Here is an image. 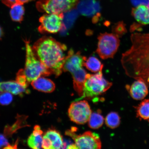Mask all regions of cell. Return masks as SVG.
Segmentation results:
<instances>
[{
    "instance_id": "obj_1",
    "label": "cell",
    "mask_w": 149,
    "mask_h": 149,
    "mask_svg": "<svg viewBox=\"0 0 149 149\" xmlns=\"http://www.w3.org/2000/svg\"><path fill=\"white\" fill-rule=\"evenodd\" d=\"M130 40L131 47L122 55V66L130 77L147 81L149 74V33H132Z\"/></svg>"
},
{
    "instance_id": "obj_2",
    "label": "cell",
    "mask_w": 149,
    "mask_h": 149,
    "mask_svg": "<svg viewBox=\"0 0 149 149\" xmlns=\"http://www.w3.org/2000/svg\"><path fill=\"white\" fill-rule=\"evenodd\" d=\"M33 49L39 60L52 74L58 77L62 73L63 66L70 55L66 54L67 46L52 37L45 36L35 42Z\"/></svg>"
},
{
    "instance_id": "obj_3",
    "label": "cell",
    "mask_w": 149,
    "mask_h": 149,
    "mask_svg": "<svg viewBox=\"0 0 149 149\" xmlns=\"http://www.w3.org/2000/svg\"><path fill=\"white\" fill-rule=\"evenodd\" d=\"M26 45V62L24 69L27 81L31 82L42 76H48L52 72L37 58L29 40H25Z\"/></svg>"
},
{
    "instance_id": "obj_4",
    "label": "cell",
    "mask_w": 149,
    "mask_h": 149,
    "mask_svg": "<svg viewBox=\"0 0 149 149\" xmlns=\"http://www.w3.org/2000/svg\"><path fill=\"white\" fill-rule=\"evenodd\" d=\"M112 85V83L104 79L102 70L95 74H87L84 85L83 94L81 97L75 100L100 95L110 88Z\"/></svg>"
},
{
    "instance_id": "obj_5",
    "label": "cell",
    "mask_w": 149,
    "mask_h": 149,
    "mask_svg": "<svg viewBox=\"0 0 149 149\" xmlns=\"http://www.w3.org/2000/svg\"><path fill=\"white\" fill-rule=\"evenodd\" d=\"M120 37L114 33H100L98 38L96 52L101 58H113L120 45Z\"/></svg>"
},
{
    "instance_id": "obj_6",
    "label": "cell",
    "mask_w": 149,
    "mask_h": 149,
    "mask_svg": "<svg viewBox=\"0 0 149 149\" xmlns=\"http://www.w3.org/2000/svg\"><path fill=\"white\" fill-rule=\"evenodd\" d=\"M77 130V128L72 127L65 132V134L73 139L76 149L101 148V142L98 134L91 131H87L81 134L78 135L76 133Z\"/></svg>"
},
{
    "instance_id": "obj_7",
    "label": "cell",
    "mask_w": 149,
    "mask_h": 149,
    "mask_svg": "<svg viewBox=\"0 0 149 149\" xmlns=\"http://www.w3.org/2000/svg\"><path fill=\"white\" fill-rule=\"evenodd\" d=\"M79 0H40L36 7L39 12L47 14H60L70 11L77 5Z\"/></svg>"
},
{
    "instance_id": "obj_8",
    "label": "cell",
    "mask_w": 149,
    "mask_h": 149,
    "mask_svg": "<svg viewBox=\"0 0 149 149\" xmlns=\"http://www.w3.org/2000/svg\"><path fill=\"white\" fill-rule=\"evenodd\" d=\"M92 110L86 100H75L70 104L68 110L71 120L78 124H84L88 122Z\"/></svg>"
},
{
    "instance_id": "obj_9",
    "label": "cell",
    "mask_w": 149,
    "mask_h": 149,
    "mask_svg": "<svg viewBox=\"0 0 149 149\" xmlns=\"http://www.w3.org/2000/svg\"><path fill=\"white\" fill-rule=\"evenodd\" d=\"M64 13L46 14L40 18V25L39 32L42 33H56L61 30L63 26Z\"/></svg>"
},
{
    "instance_id": "obj_10",
    "label": "cell",
    "mask_w": 149,
    "mask_h": 149,
    "mask_svg": "<svg viewBox=\"0 0 149 149\" xmlns=\"http://www.w3.org/2000/svg\"><path fill=\"white\" fill-rule=\"evenodd\" d=\"M86 57L81 55L80 52L74 54L73 50L70 49V55L63 66V71L68 72L71 74L75 71L82 68Z\"/></svg>"
},
{
    "instance_id": "obj_11",
    "label": "cell",
    "mask_w": 149,
    "mask_h": 149,
    "mask_svg": "<svg viewBox=\"0 0 149 149\" xmlns=\"http://www.w3.org/2000/svg\"><path fill=\"white\" fill-rule=\"evenodd\" d=\"M131 86L128 87L130 95L136 100H141L146 97L148 94V86L144 80L137 79Z\"/></svg>"
},
{
    "instance_id": "obj_12",
    "label": "cell",
    "mask_w": 149,
    "mask_h": 149,
    "mask_svg": "<svg viewBox=\"0 0 149 149\" xmlns=\"http://www.w3.org/2000/svg\"><path fill=\"white\" fill-rule=\"evenodd\" d=\"M78 11L84 16H91L99 13V3L95 0H81L78 3Z\"/></svg>"
},
{
    "instance_id": "obj_13",
    "label": "cell",
    "mask_w": 149,
    "mask_h": 149,
    "mask_svg": "<svg viewBox=\"0 0 149 149\" xmlns=\"http://www.w3.org/2000/svg\"><path fill=\"white\" fill-rule=\"evenodd\" d=\"M27 88L16 81L0 82V93L8 92L14 95L22 96L25 93H30V91Z\"/></svg>"
},
{
    "instance_id": "obj_14",
    "label": "cell",
    "mask_w": 149,
    "mask_h": 149,
    "mask_svg": "<svg viewBox=\"0 0 149 149\" xmlns=\"http://www.w3.org/2000/svg\"><path fill=\"white\" fill-rule=\"evenodd\" d=\"M74 90L79 96L83 94L84 85L86 80L87 72L83 68L71 73Z\"/></svg>"
},
{
    "instance_id": "obj_15",
    "label": "cell",
    "mask_w": 149,
    "mask_h": 149,
    "mask_svg": "<svg viewBox=\"0 0 149 149\" xmlns=\"http://www.w3.org/2000/svg\"><path fill=\"white\" fill-rule=\"evenodd\" d=\"M132 14L135 20L143 25L149 24V5H139L132 9Z\"/></svg>"
},
{
    "instance_id": "obj_16",
    "label": "cell",
    "mask_w": 149,
    "mask_h": 149,
    "mask_svg": "<svg viewBox=\"0 0 149 149\" xmlns=\"http://www.w3.org/2000/svg\"><path fill=\"white\" fill-rule=\"evenodd\" d=\"M31 85L36 90L44 93H51L55 89V84L52 80L42 77L31 82Z\"/></svg>"
},
{
    "instance_id": "obj_17",
    "label": "cell",
    "mask_w": 149,
    "mask_h": 149,
    "mask_svg": "<svg viewBox=\"0 0 149 149\" xmlns=\"http://www.w3.org/2000/svg\"><path fill=\"white\" fill-rule=\"evenodd\" d=\"M43 132L39 125L34 127V130L27 140V145L30 148L40 149L42 148Z\"/></svg>"
},
{
    "instance_id": "obj_18",
    "label": "cell",
    "mask_w": 149,
    "mask_h": 149,
    "mask_svg": "<svg viewBox=\"0 0 149 149\" xmlns=\"http://www.w3.org/2000/svg\"><path fill=\"white\" fill-rule=\"evenodd\" d=\"M52 141L53 149H62L64 141L62 136L57 130L53 129L48 130L45 134Z\"/></svg>"
},
{
    "instance_id": "obj_19",
    "label": "cell",
    "mask_w": 149,
    "mask_h": 149,
    "mask_svg": "<svg viewBox=\"0 0 149 149\" xmlns=\"http://www.w3.org/2000/svg\"><path fill=\"white\" fill-rule=\"evenodd\" d=\"M23 5L16 3L11 7L10 16L14 21L20 22L23 20L25 8Z\"/></svg>"
},
{
    "instance_id": "obj_20",
    "label": "cell",
    "mask_w": 149,
    "mask_h": 149,
    "mask_svg": "<svg viewBox=\"0 0 149 149\" xmlns=\"http://www.w3.org/2000/svg\"><path fill=\"white\" fill-rule=\"evenodd\" d=\"M137 116L141 119L149 122V100H145L136 108Z\"/></svg>"
},
{
    "instance_id": "obj_21",
    "label": "cell",
    "mask_w": 149,
    "mask_h": 149,
    "mask_svg": "<svg viewBox=\"0 0 149 149\" xmlns=\"http://www.w3.org/2000/svg\"><path fill=\"white\" fill-rule=\"evenodd\" d=\"M84 66L87 70L93 72H98L102 70L103 68V65L98 58L94 56L87 58Z\"/></svg>"
},
{
    "instance_id": "obj_22",
    "label": "cell",
    "mask_w": 149,
    "mask_h": 149,
    "mask_svg": "<svg viewBox=\"0 0 149 149\" xmlns=\"http://www.w3.org/2000/svg\"><path fill=\"white\" fill-rule=\"evenodd\" d=\"M100 111L92 113L88 120V126L93 129H97L103 125L104 118Z\"/></svg>"
},
{
    "instance_id": "obj_23",
    "label": "cell",
    "mask_w": 149,
    "mask_h": 149,
    "mask_svg": "<svg viewBox=\"0 0 149 149\" xmlns=\"http://www.w3.org/2000/svg\"><path fill=\"white\" fill-rule=\"evenodd\" d=\"M105 124L108 127L114 129L120 125V118L118 113L111 112L107 115L105 120Z\"/></svg>"
},
{
    "instance_id": "obj_24",
    "label": "cell",
    "mask_w": 149,
    "mask_h": 149,
    "mask_svg": "<svg viewBox=\"0 0 149 149\" xmlns=\"http://www.w3.org/2000/svg\"><path fill=\"white\" fill-rule=\"evenodd\" d=\"M12 94L8 92L0 93V104L2 105H7L13 101Z\"/></svg>"
},
{
    "instance_id": "obj_25",
    "label": "cell",
    "mask_w": 149,
    "mask_h": 149,
    "mask_svg": "<svg viewBox=\"0 0 149 149\" xmlns=\"http://www.w3.org/2000/svg\"><path fill=\"white\" fill-rule=\"evenodd\" d=\"M16 80V81L25 88H27L29 86V83L27 81L24 74V69H21L19 71L17 74Z\"/></svg>"
},
{
    "instance_id": "obj_26",
    "label": "cell",
    "mask_w": 149,
    "mask_h": 149,
    "mask_svg": "<svg viewBox=\"0 0 149 149\" xmlns=\"http://www.w3.org/2000/svg\"><path fill=\"white\" fill-rule=\"evenodd\" d=\"M113 33L119 36H122L126 31L125 28L123 23H119L113 26Z\"/></svg>"
},
{
    "instance_id": "obj_27",
    "label": "cell",
    "mask_w": 149,
    "mask_h": 149,
    "mask_svg": "<svg viewBox=\"0 0 149 149\" xmlns=\"http://www.w3.org/2000/svg\"><path fill=\"white\" fill-rule=\"evenodd\" d=\"M42 148L45 149H53L51 141L45 135L43 136Z\"/></svg>"
},
{
    "instance_id": "obj_28",
    "label": "cell",
    "mask_w": 149,
    "mask_h": 149,
    "mask_svg": "<svg viewBox=\"0 0 149 149\" xmlns=\"http://www.w3.org/2000/svg\"><path fill=\"white\" fill-rule=\"evenodd\" d=\"M9 145L8 140L6 138V136L0 134V149L4 147V149Z\"/></svg>"
},
{
    "instance_id": "obj_29",
    "label": "cell",
    "mask_w": 149,
    "mask_h": 149,
    "mask_svg": "<svg viewBox=\"0 0 149 149\" xmlns=\"http://www.w3.org/2000/svg\"><path fill=\"white\" fill-rule=\"evenodd\" d=\"M1 1L3 4L10 8L16 3V0H1Z\"/></svg>"
},
{
    "instance_id": "obj_30",
    "label": "cell",
    "mask_w": 149,
    "mask_h": 149,
    "mask_svg": "<svg viewBox=\"0 0 149 149\" xmlns=\"http://www.w3.org/2000/svg\"><path fill=\"white\" fill-rule=\"evenodd\" d=\"M33 0H16V3L19 4L23 5L24 3L29 2Z\"/></svg>"
},
{
    "instance_id": "obj_31",
    "label": "cell",
    "mask_w": 149,
    "mask_h": 149,
    "mask_svg": "<svg viewBox=\"0 0 149 149\" xmlns=\"http://www.w3.org/2000/svg\"><path fill=\"white\" fill-rule=\"evenodd\" d=\"M3 32L1 26H0V39H1L2 37H3Z\"/></svg>"
},
{
    "instance_id": "obj_32",
    "label": "cell",
    "mask_w": 149,
    "mask_h": 149,
    "mask_svg": "<svg viewBox=\"0 0 149 149\" xmlns=\"http://www.w3.org/2000/svg\"><path fill=\"white\" fill-rule=\"evenodd\" d=\"M147 82L149 83V74L148 77V79H147Z\"/></svg>"
},
{
    "instance_id": "obj_33",
    "label": "cell",
    "mask_w": 149,
    "mask_h": 149,
    "mask_svg": "<svg viewBox=\"0 0 149 149\" xmlns=\"http://www.w3.org/2000/svg\"><path fill=\"white\" fill-rule=\"evenodd\" d=\"M0 82H1V81H0Z\"/></svg>"
}]
</instances>
